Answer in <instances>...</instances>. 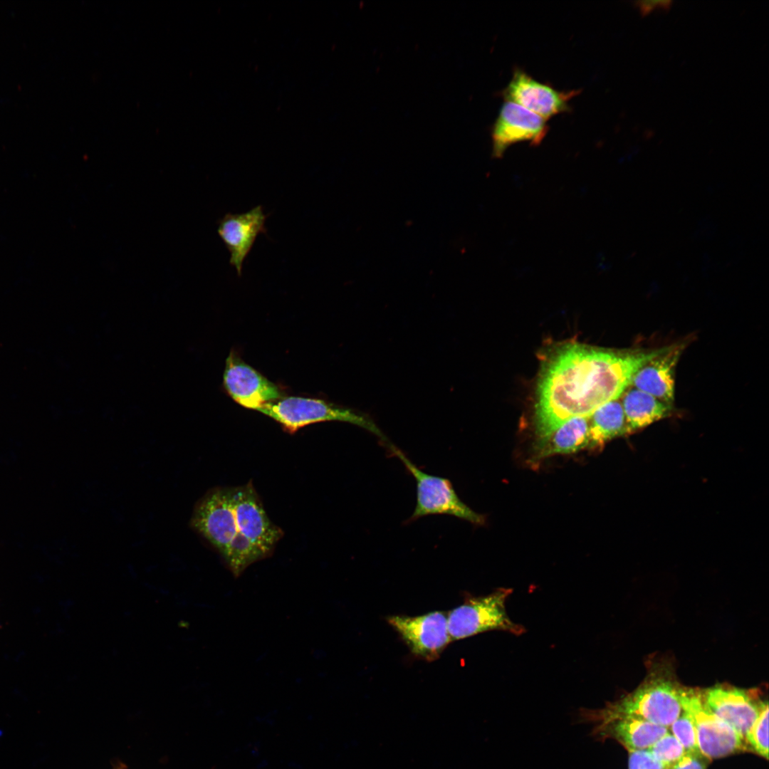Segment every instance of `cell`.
Instances as JSON below:
<instances>
[{
    "label": "cell",
    "mask_w": 769,
    "mask_h": 769,
    "mask_svg": "<svg viewBox=\"0 0 769 769\" xmlns=\"http://www.w3.org/2000/svg\"><path fill=\"white\" fill-rule=\"evenodd\" d=\"M548 132L546 120L523 107L506 101L491 128L493 155L500 157L511 145L540 144Z\"/></svg>",
    "instance_id": "obj_13"
},
{
    "label": "cell",
    "mask_w": 769,
    "mask_h": 769,
    "mask_svg": "<svg viewBox=\"0 0 769 769\" xmlns=\"http://www.w3.org/2000/svg\"><path fill=\"white\" fill-rule=\"evenodd\" d=\"M671 731L684 747L685 752L699 750L694 723L686 712L682 711L679 716L672 723Z\"/></svg>",
    "instance_id": "obj_22"
},
{
    "label": "cell",
    "mask_w": 769,
    "mask_h": 769,
    "mask_svg": "<svg viewBox=\"0 0 769 769\" xmlns=\"http://www.w3.org/2000/svg\"><path fill=\"white\" fill-rule=\"evenodd\" d=\"M750 750L765 759L768 758V704L764 705L746 736Z\"/></svg>",
    "instance_id": "obj_20"
},
{
    "label": "cell",
    "mask_w": 769,
    "mask_h": 769,
    "mask_svg": "<svg viewBox=\"0 0 769 769\" xmlns=\"http://www.w3.org/2000/svg\"><path fill=\"white\" fill-rule=\"evenodd\" d=\"M702 698L718 717L728 723L745 740L764 705L752 691L728 684H717L701 690Z\"/></svg>",
    "instance_id": "obj_12"
},
{
    "label": "cell",
    "mask_w": 769,
    "mask_h": 769,
    "mask_svg": "<svg viewBox=\"0 0 769 769\" xmlns=\"http://www.w3.org/2000/svg\"><path fill=\"white\" fill-rule=\"evenodd\" d=\"M231 495L236 536L243 535L268 555L282 537V530L268 518L251 483L231 488Z\"/></svg>",
    "instance_id": "obj_10"
},
{
    "label": "cell",
    "mask_w": 769,
    "mask_h": 769,
    "mask_svg": "<svg viewBox=\"0 0 769 769\" xmlns=\"http://www.w3.org/2000/svg\"><path fill=\"white\" fill-rule=\"evenodd\" d=\"M665 347L610 350L567 343L556 348L546 358L537 385L538 440L567 420L590 417L619 398L637 370Z\"/></svg>",
    "instance_id": "obj_1"
},
{
    "label": "cell",
    "mask_w": 769,
    "mask_h": 769,
    "mask_svg": "<svg viewBox=\"0 0 769 769\" xmlns=\"http://www.w3.org/2000/svg\"><path fill=\"white\" fill-rule=\"evenodd\" d=\"M388 623L400 635L411 652L424 660L439 658L451 642L448 629V614L432 612L417 617L394 615Z\"/></svg>",
    "instance_id": "obj_8"
},
{
    "label": "cell",
    "mask_w": 769,
    "mask_h": 769,
    "mask_svg": "<svg viewBox=\"0 0 769 769\" xmlns=\"http://www.w3.org/2000/svg\"><path fill=\"white\" fill-rule=\"evenodd\" d=\"M681 687L671 666L656 664L631 693L602 708L585 709L581 716L600 718L632 717L668 726L682 712Z\"/></svg>",
    "instance_id": "obj_2"
},
{
    "label": "cell",
    "mask_w": 769,
    "mask_h": 769,
    "mask_svg": "<svg viewBox=\"0 0 769 769\" xmlns=\"http://www.w3.org/2000/svg\"><path fill=\"white\" fill-rule=\"evenodd\" d=\"M625 416L627 435L672 416L674 405L666 404L633 386L619 397Z\"/></svg>",
    "instance_id": "obj_17"
},
{
    "label": "cell",
    "mask_w": 769,
    "mask_h": 769,
    "mask_svg": "<svg viewBox=\"0 0 769 769\" xmlns=\"http://www.w3.org/2000/svg\"><path fill=\"white\" fill-rule=\"evenodd\" d=\"M679 701L682 711L694 723L698 746L703 755L709 759L718 758L750 750L746 740L710 710L701 689L681 686Z\"/></svg>",
    "instance_id": "obj_6"
},
{
    "label": "cell",
    "mask_w": 769,
    "mask_h": 769,
    "mask_svg": "<svg viewBox=\"0 0 769 769\" xmlns=\"http://www.w3.org/2000/svg\"><path fill=\"white\" fill-rule=\"evenodd\" d=\"M256 411L273 419L291 434L310 424L338 421L359 426L378 436L382 443L387 441L369 415L320 399L283 397L264 404Z\"/></svg>",
    "instance_id": "obj_3"
},
{
    "label": "cell",
    "mask_w": 769,
    "mask_h": 769,
    "mask_svg": "<svg viewBox=\"0 0 769 769\" xmlns=\"http://www.w3.org/2000/svg\"><path fill=\"white\" fill-rule=\"evenodd\" d=\"M590 447V418L577 417L562 424L548 436L538 440L539 458L567 454Z\"/></svg>",
    "instance_id": "obj_18"
},
{
    "label": "cell",
    "mask_w": 769,
    "mask_h": 769,
    "mask_svg": "<svg viewBox=\"0 0 769 769\" xmlns=\"http://www.w3.org/2000/svg\"><path fill=\"white\" fill-rule=\"evenodd\" d=\"M686 346V342L666 345L637 370L631 386L674 405L676 369Z\"/></svg>",
    "instance_id": "obj_15"
},
{
    "label": "cell",
    "mask_w": 769,
    "mask_h": 769,
    "mask_svg": "<svg viewBox=\"0 0 769 769\" xmlns=\"http://www.w3.org/2000/svg\"><path fill=\"white\" fill-rule=\"evenodd\" d=\"M513 589L498 587L483 596L467 597L448 613V629L451 641L491 631L501 630L514 635L525 632V627L508 616L506 602Z\"/></svg>",
    "instance_id": "obj_5"
},
{
    "label": "cell",
    "mask_w": 769,
    "mask_h": 769,
    "mask_svg": "<svg viewBox=\"0 0 769 769\" xmlns=\"http://www.w3.org/2000/svg\"><path fill=\"white\" fill-rule=\"evenodd\" d=\"M709 758L700 750L685 752L682 757L668 769H706Z\"/></svg>",
    "instance_id": "obj_24"
},
{
    "label": "cell",
    "mask_w": 769,
    "mask_h": 769,
    "mask_svg": "<svg viewBox=\"0 0 769 769\" xmlns=\"http://www.w3.org/2000/svg\"><path fill=\"white\" fill-rule=\"evenodd\" d=\"M590 448L627 436V423L620 398L596 409L590 417Z\"/></svg>",
    "instance_id": "obj_19"
},
{
    "label": "cell",
    "mask_w": 769,
    "mask_h": 769,
    "mask_svg": "<svg viewBox=\"0 0 769 769\" xmlns=\"http://www.w3.org/2000/svg\"><path fill=\"white\" fill-rule=\"evenodd\" d=\"M672 1L670 0H659V1H636L634 2L642 16H645L651 13L654 9H661L664 11L669 10L672 4Z\"/></svg>",
    "instance_id": "obj_25"
},
{
    "label": "cell",
    "mask_w": 769,
    "mask_h": 769,
    "mask_svg": "<svg viewBox=\"0 0 769 769\" xmlns=\"http://www.w3.org/2000/svg\"><path fill=\"white\" fill-rule=\"evenodd\" d=\"M647 750L667 769L685 753V750L680 742L669 732Z\"/></svg>",
    "instance_id": "obj_21"
},
{
    "label": "cell",
    "mask_w": 769,
    "mask_h": 769,
    "mask_svg": "<svg viewBox=\"0 0 769 769\" xmlns=\"http://www.w3.org/2000/svg\"><path fill=\"white\" fill-rule=\"evenodd\" d=\"M223 384L236 402L254 410L283 397L278 385L244 362L234 350L226 360Z\"/></svg>",
    "instance_id": "obj_11"
},
{
    "label": "cell",
    "mask_w": 769,
    "mask_h": 769,
    "mask_svg": "<svg viewBox=\"0 0 769 769\" xmlns=\"http://www.w3.org/2000/svg\"><path fill=\"white\" fill-rule=\"evenodd\" d=\"M629 769H667L647 750L629 752Z\"/></svg>",
    "instance_id": "obj_23"
},
{
    "label": "cell",
    "mask_w": 769,
    "mask_h": 769,
    "mask_svg": "<svg viewBox=\"0 0 769 769\" xmlns=\"http://www.w3.org/2000/svg\"><path fill=\"white\" fill-rule=\"evenodd\" d=\"M266 219L262 206L258 205L245 213L226 214L219 223L218 234L229 251V263L239 276L257 236L266 231Z\"/></svg>",
    "instance_id": "obj_16"
},
{
    "label": "cell",
    "mask_w": 769,
    "mask_h": 769,
    "mask_svg": "<svg viewBox=\"0 0 769 769\" xmlns=\"http://www.w3.org/2000/svg\"><path fill=\"white\" fill-rule=\"evenodd\" d=\"M191 525L224 558L237 534L231 488L207 493L194 508Z\"/></svg>",
    "instance_id": "obj_7"
},
{
    "label": "cell",
    "mask_w": 769,
    "mask_h": 769,
    "mask_svg": "<svg viewBox=\"0 0 769 769\" xmlns=\"http://www.w3.org/2000/svg\"><path fill=\"white\" fill-rule=\"evenodd\" d=\"M595 736L612 738L629 752L647 749L668 733L666 726L632 717L600 718L581 716Z\"/></svg>",
    "instance_id": "obj_14"
},
{
    "label": "cell",
    "mask_w": 769,
    "mask_h": 769,
    "mask_svg": "<svg viewBox=\"0 0 769 769\" xmlns=\"http://www.w3.org/2000/svg\"><path fill=\"white\" fill-rule=\"evenodd\" d=\"M577 93V90H558L518 68L514 70L511 80L502 91L506 101L518 104L545 120L568 112L569 102Z\"/></svg>",
    "instance_id": "obj_9"
},
{
    "label": "cell",
    "mask_w": 769,
    "mask_h": 769,
    "mask_svg": "<svg viewBox=\"0 0 769 769\" xmlns=\"http://www.w3.org/2000/svg\"><path fill=\"white\" fill-rule=\"evenodd\" d=\"M397 457L416 481L417 502L408 522L429 515H448L474 525H483L485 518L466 505L446 478L429 474L415 465L402 451L389 441L384 443Z\"/></svg>",
    "instance_id": "obj_4"
}]
</instances>
